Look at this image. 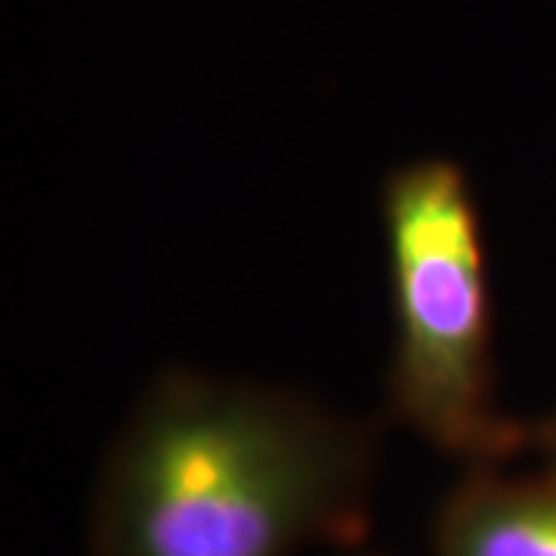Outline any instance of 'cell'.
<instances>
[{
    "label": "cell",
    "mask_w": 556,
    "mask_h": 556,
    "mask_svg": "<svg viewBox=\"0 0 556 556\" xmlns=\"http://www.w3.org/2000/svg\"><path fill=\"white\" fill-rule=\"evenodd\" d=\"M380 424L276 380L161 368L102 455L90 556H303L350 547L378 485Z\"/></svg>",
    "instance_id": "1"
},
{
    "label": "cell",
    "mask_w": 556,
    "mask_h": 556,
    "mask_svg": "<svg viewBox=\"0 0 556 556\" xmlns=\"http://www.w3.org/2000/svg\"><path fill=\"white\" fill-rule=\"evenodd\" d=\"M390 285L387 417L464 470L504 467L532 427L501 408L485 223L467 167L402 161L380 182Z\"/></svg>",
    "instance_id": "2"
},
{
    "label": "cell",
    "mask_w": 556,
    "mask_h": 556,
    "mask_svg": "<svg viewBox=\"0 0 556 556\" xmlns=\"http://www.w3.org/2000/svg\"><path fill=\"white\" fill-rule=\"evenodd\" d=\"M433 556H556V470H464L439 501Z\"/></svg>",
    "instance_id": "3"
},
{
    "label": "cell",
    "mask_w": 556,
    "mask_h": 556,
    "mask_svg": "<svg viewBox=\"0 0 556 556\" xmlns=\"http://www.w3.org/2000/svg\"><path fill=\"white\" fill-rule=\"evenodd\" d=\"M532 445H538L544 452L547 467L556 470V412L547 420H541L538 427H532Z\"/></svg>",
    "instance_id": "4"
},
{
    "label": "cell",
    "mask_w": 556,
    "mask_h": 556,
    "mask_svg": "<svg viewBox=\"0 0 556 556\" xmlns=\"http://www.w3.org/2000/svg\"><path fill=\"white\" fill-rule=\"evenodd\" d=\"M340 556H365V554H358V551H346V554H340Z\"/></svg>",
    "instance_id": "5"
}]
</instances>
